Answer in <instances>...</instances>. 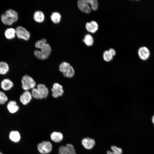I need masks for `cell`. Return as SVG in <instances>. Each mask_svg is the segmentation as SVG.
I'll return each mask as SVG.
<instances>
[{
    "mask_svg": "<svg viewBox=\"0 0 154 154\" xmlns=\"http://www.w3.org/2000/svg\"><path fill=\"white\" fill-rule=\"evenodd\" d=\"M46 40L43 38L38 41L35 43V46L41 49L40 51L35 50L34 53L38 58L43 60L47 58L50 55L51 51L50 45L46 43Z\"/></svg>",
    "mask_w": 154,
    "mask_h": 154,
    "instance_id": "1",
    "label": "cell"
},
{
    "mask_svg": "<svg viewBox=\"0 0 154 154\" xmlns=\"http://www.w3.org/2000/svg\"><path fill=\"white\" fill-rule=\"evenodd\" d=\"M1 19L4 24L11 25L17 20L18 15L15 11L12 9H9L2 15Z\"/></svg>",
    "mask_w": 154,
    "mask_h": 154,
    "instance_id": "2",
    "label": "cell"
},
{
    "mask_svg": "<svg viewBox=\"0 0 154 154\" xmlns=\"http://www.w3.org/2000/svg\"><path fill=\"white\" fill-rule=\"evenodd\" d=\"M59 69L65 77L72 78L74 74V70L73 67L68 62H64L59 65Z\"/></svg>",
    "mask_w": 154,
    "mask_h": 154,
    "instance_id": "3",
    "label": "cell"
},
{
    "mask_svg": "<svg viewBox=\"0 0 154 154\" xmlns=\"http://www.w3.org/2000/svg\"><path fill=\"white\" fill-rule=\"evenodd\" d=\"M21 82L22 88L25 91H29L30 89H32L36 85L35 81L31 77L27 75L23 76Z\"/></svg>",
    "mask_w": 154,
    "mask_h": 154,
    "instance_id": "4",
    "label": "cell"
},
{
    "mask_svg": "<svg viewBox=\"0 0 154 154\" xmlns=\"http://www.w3.org/2000/svg\"><path fill=\"white\" fill-rule=\"evenodd\" d=\"M37 149L41 153L47 154L51 151L52 145L51 143L48 141H43L38 144Z\"/></svg>",
    "mask_w": 154,
    "mask_h": 154,
    "instance_id": "5",
    "label": "cell"
},
{
    "mask_svg": "<svg viewBox=\"0 0 154 154\" xmlns=\"http://www.w3.org/2000/svg\"><path fill=\"white\" fill-rule=\"evenodd\" d=\"M15 31L17 37L19 38L27 40H28L30 37V33L22 27L19 26L17 27Z\"/></svg>",
    "mask_w": 154,
    "mask_h": 154,
    "instance_id": "6",
    "label": "cell"
},
{
    "mask_svg": "<svg viewBox=\"0 0 154 154\" xmlns=\"http://www.w3.org/2000/svg\"><path fill=\"white\" fill-rule=\"evenodd\" d=\"M58 154H77L73 146L68 144L66 146H61L58 150Z\"/></svg>",
    "mask_w": 154,
    "mask_h": 154,
    "instance_id": "7",
    "label": "cell"
},
{
    "mask_svg": "<svg viewBox=\"0 0 154 154\" xmlns=\"http://www.w3.org/2000/svg\"><path fill=\"white\" fill-rule=\"evenodd\" d=\"M51 90L52 92V96L54 98L62 96L64 93L62 86L57 83L53 84Z\"/></svg>",
    "mask_w": 154,
    "mask_h": 154,
    "instance_id": "8",
    "label": "cell"
},
{
    "mask_svg": "<svg viewBox=\"0 0 154 154\" xmlns=\"http://www.w3.org/2000/svg\"><path fill=\"white\" fill-rule=\"evenodd\" d=\"M32 98L31 94L29 91H25L20 96L19 100L23 105H25L30 102Z\"/></svg>",
    "mask_w": 154,
    "mask_h": 154,
    "instance_id": "9",
    "label": "cell"
},
{
    "mask_svg": "<svg viewBox=\"0 0 154 154\" xmlns=\"http://www.w3.org/2000/svg\"><path fill=\"white\" fill-rule=\"evenodd\" d=\"M78 5L80 10L86 13L91 11V8L87 0H79L78 1Z\"/></svg>",
    "mask_w": 154,
    "mask_h": 154,
    "instance_id": "10",
    "label": "cell"
},
{
    "mask_svg": "<svg viewBox=\"0 0 154 154\" xmlns=\"http://www.w3.org/2000/svg\"><path fill=\"white\" fill-rule=\"evenodd\" d=\"M138 54L139 58L141 60H146L149 58L150 53L149 50L146 47L142 46L139 49Z\"/></svg>",
    "mask_w": 154,
    "mask_h": 154,
    "instance_id": "11",
    "label": "cell"
},
{
    "mask_svg": "<svg viewBox=\"0 0 154 154\" xmlns=\"http://www.w3.org/2000/svg\"><path fill=\"white\" fill-rule=\"evenodd\" d=\"M14 84L11 80L8 78H5L1 82L0 86L1 88L5 91L11 90Z\"/></svg>",
    "mask_w": 154,
    "mask_h": 154,
    "instance_id": "12",
    "label": "cell"
},
{
    "mask_svg": "<svg viewBox=\"0 0 154 154\" xmlns=\"http://www.w3.org/2000/svg\"><path fill=\"white\" fill-rule=\"evenodd\" d=\"M7 108L9 112L11 114L16 113L19 109V107L17 104V102L13 100L9 102L7 105Z\"/></svg>",
    "mask_w": 154,
    "mask_h": 154,
    "instance_id": "13",
    "label": "cell"
},
{
    "mask_svg": "<svg viewBox=\"0 0 154 154\" xmlns=\"http://www.w3.org/2000/svg\"><path fill=\"white\" fill-rule=\"evenodd\" d=\"M82 143L83 146L86 149H90L92 148L95 144L94 139L88 137L83 139Z\"/></svg>",
    "mask_w": 154,
    "mask_h": 154,
    "instance_id": "14",
    "label": "cell"
},
{
    "mask_svg": "<svg viewBox=\"0 0 154 154\" xmlns=\"http://www.w3.org/2000/svg\"><path fill=\"white\" fill-rule=\"evenodd\" d=\"M87 30L92 33L96 32L98 30V25L97 23L94 21L87 23L86 25Z\"/></svg>",
    "mask_w": 154,
    "mask_h": 154,
    "instance_id": "15",
    "label": "cell"
},
{
    "mask_svg": "<svg viewBox=\"0 0 154 154\" xmlns=\"http://www.w3.org/2000/svg\"><path fill=\"white\" fill-rule=\"evenodd\" d=\"M37 89L42 95L43 98H46L48 96V89L43 84H40L37 85Z\"/></svg>",
    "mask_w": 154,
    "mask_h": 154,
    "instance_id": "16",
    "label": "cell"
},
{
    "mask_svg": "<svg viewBox=\"0 0 154 154\" xmlns=\"http://www.w3.org/2000/svg\"><path fill=\"white\" fill-rule=\"evenodd\" d=\"M63 135L60 132H54L50 135L52 140L56 143L60 142L63 139Z\"/></svg>",
    "mask_w": 154,
    "mask_h": 154,
    "instance_id": "17",
    "label": "cell"
},
{
    "mask_svg": "<svg viewBox=\"0 0 154 154\" xmlns=\"http://www.w3.org/2000/svg\"><path fill=\"white\" fill-rule=\"evenodd\" d=\"M9 69L8 64L3 61L0 62V74L4 75L9 71Z\"/></svg>",
    "mask_w": 154,
    "mask_h": 154,
    "instance_id": "18",
    "label": "cell"
},
{
    "mask_svg": "<svg viewBox=\"0 0 154 154\" xmlns=\"http://www.w3.org/2000/svg\"><path fill=\"white\" fill-rule=\"evenodd\" d=\"M33 17L34 20L36 21L39 23H41L44 20V15L42 11H38L35 13Z\"/></svg>",
    "mask_w": 154,
    "mask_h": 154,
    "instance_id": "19",
    "label": "cell"
},
{
    "mask_svg": "<svg viewBox=\"0 0 154 154\" xmlns=\"http://www.w3.org/2000/svg\"><path fill=\"white\" fill-rule=\"evenodd\" d=\"M9 137L10 139L15 142H17L20 139L21 136L19 133L17 131H12L9 134Z\"/></svg>",
    "mask_w": 154,
    "mask_h": 154,
    "instance_id": "20",
    "label": "cell"
},
{
    "mask_svg": "<svg viewBox=\"0 0 154 154\" xmlns=\"http://www.w3.org/2000/svg\"><path fill=\"white\" fill-rule=\"evenodd\" d=\"M15 30L13 28L7 29L5 31V37L8 39H12L15 37Z\"/></svg>",
    "mask_w": 154,
    "mask_h": 154,
    "instance_id": "21",
    "label": "cell"
},
{
    "mask_svg": "<svg viewBox=\"0 0 154 154\" xmlns=\"http://www.w3.org/2000/svg\"><path fill=\"white\" fill-rule=\"evenodd\" d=\"M83 41L87 46H90L92 45L94 43V39L91 35L87 34L85 35Z\"/></svg>",
    "mask_w": 154,
    "mask_h": 154,
    "instance_id": "22",
    "label": "cell"
},
{
    "mask_svg": "<svg viewBox=\"0 0 154 154\" xmlns=\"http://www.w3.org/2000/svg\"><path fill=\"white\" fill-rule=\"evenodd\" d=\"M50 18L53 22L55 23H58L60 21L61 16L59 13L55 12L52 13Z\"/></svg>",
    "mask_w": 154,
    "mask_h": 154,
    "instance_id": "23",
    "label": "cell"
},
{
    "mask_svg": "<svg viewBox=\"0 0 154 154\" xmlns=\"http://www.w3.org/2000/svg\"><path fill=\"white\" fill-rule=\"evenodd\" d=\"M32 96L36 99H41L43 98L37 88H34L32 89L31 93Z\"/></svg>",
    "mask_w": 154,
    "mask_h": 154,
    "instance_id": "24",
    "label": "cell"
},
{
    "mask_svg": "<svg viewBox=\"0 0 154 154\" xmlns=\"http://www.w3.org/2000/svg\"><path fill=\"white\" fill-rule=\"evenodd\" d=\"M8 100V98L5 93L0 91V105L4 104Z\"/></svg>",
    "mask_w": 154,
    "mask_h": 154,
    "instance_id": "25",
    "label": "cell"
},
{
    "mask_svg": "<svg viewBox=\"0 0 154 154\" xmlns=\"http://www.w3.org/2000/svg\"><path fill=\"white\" fill-rule=\"evenodd\" d=\"M88 3L90 5L93 10H96L98 7V3L97 0H87Z\"/></svg>",
    "mask_w": 154,
    "mask_h": 154,
    "instance_id": "26",
    "label": "cell"
},
{
    "mask_svg": "<svg viewBox=\"0 0 154 154\" xmlns=\"http://www.w3.org/2000/svg\"><path fill=\"white\" fill-rule=\"evenodd\" d=\"M103 57L104 60L106 62L110 61L113 58V56L108 50H106L104 52Z\"/></svg>",
    "mask_w": 154,
    "mask_h": 154,
    "instance_id": "27",
    "label": "cell"
},
{
    "mask_svg": "<svg viewBox=\"0 0 154 154\" xmlns=\"http://www.w3.org/2000/svg\"><path fill=\"white\" fill-rule=\"evenodd\" d=\"M111 148L112 151L115 153L121 154L122 153V150L121 148L116 146H112Z\"/></svg>",
    "mask_w": 154,
    "mask_h": 154,
    "instance_id": "28",
    "label": "cell"
},
{
    "mask_svg": "<svg viewBox=\"0 0 154 154\" xmlns=\"http://www.w3.org/2000/svg\"><path fill=\"white\" fill-rule=\"evenodd\" d=\"M110 53L113 56L116 54L115 50L113 48H110L108 50Z\"/></svg>",
    "mask_w": 154,
    "mask_h": 154,
    "instance_id": "29",
    "label": "cell"
},
{
    "mask_svg": "<svg viewBox=\"0 0 154 154\" xmlns=\"http://www.w3.org/2000/svg\"><path fill=\"white\" fill-rule=\"evenodd\" d=\"M107 154H120L119 153H115L114 152H111L109 151H107Z\"/></svg>",
    "mask_w": 154,
    "mask_h": 154,
    "instance_id": "30",
    "label": "cell"
},
{
    "mask_svg": "<svg viewBox=\"0 0 154 154\" xmlns=\"http://www.w3.org/2000/svg\"><path fill=\"white\" fill-rule=\"evenodd\" d=\"M152 121L153 123L154 124V115L152 117Z\"/></svg>",
    "mask_w": 154,
    "mask_h": 154,
    "instance_id": "31",
    "label": "cell"
},
{
    "mask_svg": "<svg viewBox=\"0 0 154 154\" xmlns=\"http://www.w3.org/2000/svg\"><path fill=\"white\" fill-rule=\"evenodd\" d=\"M0 154H3V153H2L1 152H0Z\"/></svg>",
    "mask_w": 154,
    "mask_h": 154,
    "instance_id": "32",
    "label": "cell"
}]
</instances>
